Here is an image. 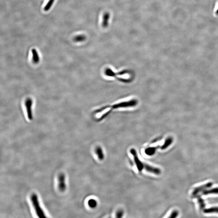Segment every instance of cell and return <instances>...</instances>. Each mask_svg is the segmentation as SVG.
Returning a JSON list of instances; mask_svg holds the SVG:
<instances>
[{
  "mask_svg": "<svg viewBox=\"0 0 218 218\" xmlns=\"http://www.w3.org/2000/svg\"><path fill=\"white\" fill-rule=\"evenodd\" d=\"M137 102L136 99H132L117 102L112 106H105L97 110L94 112L95 116L99 119H103L107 117L113 110L119 108L133 107L137 105Z\"/></svg>",
  "mask_w": 218,
  "mask_h": 218,
  "instance_id": "cell-1",
  "label": "cell"
},
{
  "mask_svg": "<svg viewBox=\"0 0 218 218\" xmlns=\"http://www.w3.org/2000/svg\"><path fill=\"white\" fill-rule=\"evenodd\" d=\"M105 74L107 76L113 77L122 82H129L132 80V72L128 70H125L116 72L110 68H107L105 70Z\"/></svg>",
  "mask_w": 218,
  "mask_h": 218,
  "instance_id": "cell-2",
  "label": "cell"
},
{
  "mask_svg": "<svg viewBox=\"0 0 218 218\" xmlns=\"http://www.w3.org/2000/svg\"><path fill=\"white\" fill-rule=\"evenodd\" d=\"M31 201L37 215L39 218L46 217L45 212L40 206L37 195L34 194L31 196Z\"/></svg>",
  "mask_w": 218,
  "mask_h": 218,
  "instance_id": "cell-3",
  "label": "cell"
},
{
  "mask_svg": "<svg viewBox=\"0 0 218 218\" xmlns=\"http://www.w3.org/2000/svg\"><path fill=\"white\" fill-rule=\"evenodd\" d=\"M130 152L133 156L134 162L138 170L139 171H141L144 168V164L141 162V161L139 159L137 153L134 149H131L130 150Z\"/></svg>",
  "mask_w": 218,
  "mask_h": 218,
  "instance_id": "cell-4",
  "label": "cell"
},
{
  "mask_svg": "<svg viewBox=\"0 0 218 218\" xmlns=\"http://www.w3.org/2000/svg\"><path fill=\"white\" fill-rule=\"evenodd\" d=\"M58 188L61 191H64L66 188L65 182V175L64 173H60L58 177Z\"/></svg>",
  "mask_w": 218,
  "mask_h": 218,
  "instance_id": "cell-5",
  "label": "cell"
},
{
  "mask_svg": "<svg viewBox=\"0 0 218 218\" xmlns=\"http://www.w3.org/2000/svg\"><path fill=\"white\" fill-rule=\"evenodd\" d=\"M212 185H213V183H212V182H209L208 183L204 184V185H203L201 186L195 188L194 189V191L192 192V195H194V196L197 195V194H198V193H200L201 191H203L204 190H205V189L210 188Z\"/></svg>",
  "mask_w": 218,
  "mask_h": 218,
  "instance_id": "cell-6",
  "label": "cell"
},
{
  "mask_svg": "<svg viewBox=\"0 0 218 218\" xmlns=\"http://www.w3.org/2000/svg\"><path fill=\"white\" fill-rule=\"evenodd\" d=\"M32 101L31 99H27L25 102V106L27 110V115L28 119L30 120H32L33 119V116L32 111Z\"/></svg>",
  "mask_w": 218,
  "mask_h": 218,
  "instance_id": "cell-7",
  "label": "cell"
},
{
  "mask_svg": "<svg viewBox=\"0 0 218 218\" xmlns=\"http://www.w3.org/2000/svg\"><path fill=\"white\" fill-rule=\"evenodd\" d=\"M144 168L148 172L152 173L157 175H159L161 173V170L159 168L154 167L148 164H144Z\"/></svg>",
  "mask_w": 218,
  "mask_h": 218,
  "instance_id": "cell-8",
  "label": "cell"
},
{
  "mask_svg": "<svg viewBox=\"0 0 218 218\" xmlns=\"http://www.w3.org/2000/svg\"><path fill=\"white\" fill-rule=\"evenodd\" d=\"M110 14L108 12H106L103 14L102 17V26L104 28H106L108 25Z\"/></svg>",
  "mask_w": 218,
  "mask_h": 218,
  "instance_id": "cell-9",
  "label": "cell"
},
{
  "mask_svg": "<svg viewBox=\"0 0 218 218\" xmlns=\"http://www.w3.org/2000/svg\"><path fill=\"white\" fill-rule=\"evenodd\" d=\"M173 139L172 137H168L167 138L164 142V144L161 146H159V148L162 150H164L167 148L172 143H173Z\"/></svg>",
  "mask_w": 218,
  "mask_h": 218,
  "instance_id": "cell-10",
  "label": "cell"
},
{
  "mask_svg": "<svg viewBox=\"0 0 218 218\" xmlns=\"http://www.w3.org/2000/svg\"><path fill=\"white\" fill-rule=\"evenodd\" d=\"M159 148V146L154 147H150L148 148L145 150V152L146 154L148 155H152L155 154L156 150Z\"/></svg>",
  "mask_w": 218,
  "mask_h": 218,
  "instance_id": "cell-11",
  "label": "cell"
},
{
  "mask_svg": "<svg viewBox=\"0 0 218 218\" xmlns=\"http://www.w3.org/2000/svg\"><path fill=\"white\" fill-rule=\"evenodd\" d=\"M32 54V60L35 64H37L39 61V57L35 49H32L31 50Z\"/></svg>",
  "mask_w": 218,
  "mask_h": 218,
  "instance_id": "cell-12",
  "label": "cell"
},
{
  "mask_svg": "<svg viewBox=\"0 0 218 218\" xmlns=\"http://www.w3.org/2000/svg\"><path fill=\"white\" fill-rule=\"evenodd\" d=\"M95 153L97 155L98 158L101 160L104 159V155L102 149L100 147H97L95 149Z\"/></svg>",
  "mask_w": 218,
  "mask_h": 218,
  "instance_id": "cell-13",
  "label": "cell"
},
{
  "mask_svg": "<svg viewBox=\"0 0 218 218\" xmlns=\"http://www.w3.org/2000/svg\"><path fill=\"white\" fill-rule=\"evenodd\" d=\"M204 212L206 214L210 213H218V206L213 207L211 208L205 209H204Z\"/></svg>",
  "mask_w": 218,
  "mask_h": 218,
  "instance_id": "cell-14",
  "label": "cell"
},
{
  "mask_svg": "<svg viewBox=\"0 0 218 218\" xmlns=\"http://www.w3.org/2000/svg\"><path fill=\"white\" fill-rule=\"evenodd\" d=\"M210 194H218V188H214L209 190H204L202 193V194L204 195H206Z\"/></svg>",
  "mask_w": 218,
  "mask_h": 218,
  "instance_id": "cell-15",
  "label": "cell"
},
{
  "mask_svg": "<svg viewBox=\"0 0 218 218\" xmlns=\"http://www.w3.org/2000/svg\"><path fill=\"white\" fill-rule=\"evenodd\" d=\"M86 39V37L85 35H80L75 37L74 40L76 42H82L85 41Z\"/></svg>",
  "mask_w": 218,
  "mask_h": 218,
  "instance_id": "cell-16",
  "label": "cell"
},
{
  "mask_svg": "<svg viewBox=\"0 0 218 218\" xmlns=\"http://www.w3.org/2000/svg\"><path fill=\"white\" fill-rule=\"evenodd\" d=\"M197 199L198 203H199V205H200V208L201 209H205V206H206L204 200L200 196H198Z\"/></svg>",
  "mask_w": 218,
  "mask_h": 218,
  "instance_id": "cell-17",
  "label": "cell"
},
{
  "mask_svg": "<svg viewBox=\"0 0 218 218\" xmlns=\"http://www.w3.org/2000/svg\"><path fill=\"white\" fill-rule=\"evenodd\" d=\"M55 0H49L47 3L46 4L44 8V10L46 12H47L50 9L51 7L52 6L53 4L54 3Z\"/></svg>",
  "mask_w": 218,
  "mask_h": 218,
  "instance_id": "cell-18",
  "label": "cell"
},
{
  "mask_svg": "<svg viewBox=\"0 0 218 218\" xmlns=\"http://www.w3.org/2000/svg\"><path fill=\"white\" fill-rule=\"evenodd\" d=\"M97 203L94 199H90L88 201V205L91 208H95L97 206Z\"/></svg>",
  "mask_w": 218,
  "mask_h": 218,
  "instance_id": "cell-19",
  "label": "cell"
},
{
  "mask_svg": "<svg viewBox=\"0 0 218 218\" xmlns=\"http://www.w3.org/2000/svg\"><path fill=\"white\" fill-rule=\"evenodd\" d=\"M178 215H179V212H178L177 211V210H174V211L172 212V213H171V215H170V216L169 218H176V217H177V216H178Z\"/></svg>",
  "mask_w": 218,
  "mask_h": 218,
  "instance_id": "cell-20",
  "label": "cell"
},
{
  "mask_svg": "<svg viewBox=\"0 0 218 218\" xmlns=\"http://www.w3.org/2000/svg\"><path fill=\"white\" fill-rule=\"evenodd\" d=\"M124 215V212L122 210H119L117 212L116 217L117 218H122Z\"/></svg>",
  "mask_w": 218,
  "mask_h": 218,
  "instance_id": "cell-21",
  "label": "cell"
},
{
  "mask_svg": "<svg viewBox=\"0 0 218 218\" xmlns=\"http://www.w3.org/2000/svg\"><path fill=\"white\" fill-rule=\"evenodd\" d=\"M215 14H216V15H218V8H217V9H216V10Z\"/></svg>",
  "mask_w": 218,
  "mask_h": 218,
  "instance_id": "cell-22",
  "label": "cell"
}]
</instances>
